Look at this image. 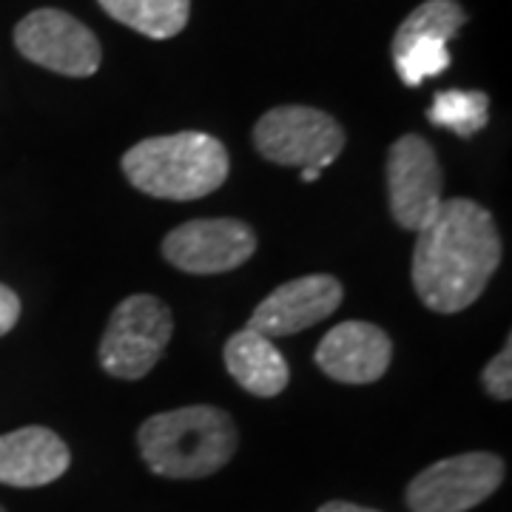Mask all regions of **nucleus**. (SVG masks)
<instances>
[{"mask_svg": "<svg viewBox=\"0 0 512 512\" xmlns=\"http://www.w3.org/2000/svg\"><path fill=\"white\" fill-rule=\"evenodd\" d=\"M97 3L109 18L151 40H168L180 35L191 15V0H97Z\"/></svg>", "mask_w": 512, "mask_h": 512, "instance_id": "4468645a", "label": "nucleus"}, {"mask_svg": "<svg viewBox=\"0 0 512 512\" xmlns=\"http://www.w3.org/2000/svg\"><path fill=\"white\" fill-rule=\"evenodd\" d=\"M15 46L35 66L66 77H92L103 60L92 29L60 9H35L26 15L15 26Z\"/></svg>", "mask_w": 512, "mask_h": 512, "instance_id": "6e6552de", "label": "nucleus"}, {"mask_svg": "<svg viewBox=\"0 0 512 512\" xmlns=\"http://www.w3.org/2000/svg\"><path fill=\"white\" fill-rule=\"evenodd\" d=\"M0 512H6V510H3V507H0Z\"/></svg>", "mask_w": 512, "mask_h": 512, "instance_id": "412c9836", "label": "nucleus"}, {"mask_svg": "<svg viewBox=\"0 0 512 512\" xmlns=\"http://www.w3.org/2000/svg\"><path fill=\"white\" fill-rule=\"evenodd\" d=\"M72 464L66 441L49 427H20L0 436V484L46 487Z\"/></svg>", "mask_w": 512, "mask_h": 512, "instance_id": "f8f14e48", "label": "nucleus"}, {"mask_svg": "<svg viewBox=\"0 0 512 512\" xmlns=\"http://www.w3.org/2000/svg\"><path fill=\"white\" fill-rule=\"evenodd\" d=\"M393 359V342L379 325L342 322L325 333L316 348V365L342 384H373L382 379Z\"/></svg>", "mask_w": 512, "mask_h": 512, "instance_id": "9b49d317", "label": "nucleus"}, {"mask_svg": "<svg viewBox=\"0 0 512 512\" xmlns=\"http://www.w3.org/2000/svg\"><path fill=\"white\" fill-rule=\"evenodd\" d=\"M467 23V12L456 0H424L413 9L393 37V49L410 43H450V37Z\"/></svg>", "mask_w": 512, "mask_h": 512, "instance_id": "2eb2a0df", "label": "nucleus"}, {"mask_svg": "<svg viewBox=\"0 0 512 512\" xmlns=\"http://www.w3.org/2000/svg\"><path fill=\"white\" fill-rule=\"evenodd\" d=\"M171 333L174 316L163 299L151 293H134L111 311L97 350L100 365L114 379L137 382L160 362Z\"/></svg>", "mask_w": 512, "mask_h": 512, "instance_id": "20e7f679", "label": "nucleus"}, {"mask_svg": "<svg viewBox=\"0 0 512 512\" xmlns=\"http://www.w3.org/2000/svg\"><path fill=\"white\" fill-rule=\"evenodd\" d=\"M20 319V299L9 285H0V336L18 325Z\"/></svg>", "mask_w": 512, "mask_h": 512, "instance_id": "a211bd4d", "label": "nucleus"}, {"mask_svg": "<svg viewBox=\"0 0 512 512\" xmlns=\"http://www.w3.org/2000/svg\"><path fill=\"white\" fill-rule=\"evenodd\" d=\"M504 481V461L495 453H461L421 470L407 487L413 512H467L487 501Z\"/></svg>", "mask_w": 512, "mask_h": 512, "instance_id": "423d86ee", "label": "nucleus"}, {"mask_svg": "<svg viewBox=\"0 0 512 512\" xmlns=\"http://www.w3.org/2000/svg\"><path fill=\"white\" fill-rule=\"evenodd\" d=\"M481 384L484 390L498 399V402H510L512 399V345L507 342L501 353H495L493 362L484 367L481 373Z\"/></svg>", "mask_w": 512, "mask_h": 512, "instance_id": "f3484780", "label": "nucleus"}, {"mask_svg": "<svg viewBox=\"0 0 512 512\" xmlns=\"http://www.w3.org/2000/svg\"><path fill=\"white\" fill-rule=\"evenodd\" d=\"M222 359H225V370L231 373V379L259 399L279 396L291 379L288 362L274 345V339H268L265 333L254 328L234 333L225 342Z\"/></svg>", "mask_w": 512, "mask_h": 512, "instance_id": "ddd939ff", "label": "nucleus"}, {"mask_svg": "<svg viewBox=\"0 0 512 512\" xmlns=\"http://www.w3.org/2000/svg\"><path fill=\"white\" fill-rule=\"evenodd\" d=\"M319 174H322V171H316V168H302V180H305V183L319 180Z\"/></svg>", "mask_w": 512, "mask_h": 512, "instance_id": "aec40b11", "label": "nucleus"}, {"mask_svg": "<svg viewBox=\"0 0 512 512\" xmlns=\"http://www.w3.org/2000/svg\"><path fill=\"white\" fill-rule=\"evenodd\" d=\"M387 200L390 214L404 231H416L436 217L444 191L436 148L419 134H404L387 151Z\"/></svg>", "mask_w": 512, "mask_h": 512, "instance_id": "0eeeda50", "label": "nucleus"}, {"mask_svg": "<svg viewBox=\"0 0 512 512\" xmlns=\"http://www.w3.org/2000/svg\"><path fill=\"white\" fill-rule=\"evenodd\" d=\"M501 265V234L493 214L473 200H441L416 237L413 285L424 308L458 313L484 293Z\"/></svg>", "mask_w": 512, "mask_h": 512, "instance_id": "f257e3e1", "label": "nucleus"}, {"mask_svg": "<svg viewBox=\"0 0 512 512\" xmlns=\"http://www.w3.org/2000/svg\"><path fill=\"white\" fill-rule=\"evenodd\" d=\"M348 143L345 128L328 111L311 106H279L265 111L254 126L256 151L276 165L325 171Z\"/></svg>", "mask_w": 512, "mask_h": 512, "instance_id": "39448f33", "label": "nucleus"}, {"mask_svg": "<svg viewBox=\"0 0 512 512\" xmlns=\"http://www.w3.org/2000/svg\"><path fill=\"white\" fill-rule=\"evenodd\" d=\"M237 424L214 404H188L157 413L140 424L137 447L154 476L194 478L214 476L237 453Z\"/></svg>", "mask_w": 512, "mask_h": 512, "instance_id": "f03ea898", "label": "nucleus"}, {"mask_svg": "<svg viewBox=\"0 0 512 512\" xmlns=\"http://www.w3.org/2000/svg\"><path fill=\"white\" fill-rule=\"evenodd\" d=\"M319 512H379V510L359 507V504H350V501H328L325 507H319Z\"/></svg>", "mask_w": 512, "mask_h": 512, "instance_id": "6ab92c4d", "label": "nucleus"}, {"mask_svg": "<svg viewBox=\"0 0 512 512\" xmlns=\"http://www.w3.org/2000/svg\"><path fill=\"white\" fill-rule=\"evenodd\" d=\"M256 251L254 231L239 220H188L168 231L163 256L183 274H225Z\"/></svg>", "mask_w": 512, "mask_h": 512, "instance_id": "1a4fd4ad", "label": "nucleus"}, {"mask_svg": "<svg viewBox=\"0 0 512 512\" xmlns=\"http://www.w3.org/2000/svg\"><path fill=\"white\" fill-rule=\"evenodd\" d=\"M342 299H345V291L336 276H299V279L279 285L274 293H268L256 305L248 328L265 333L268 339L291 336V333L313 328L322 319L333 316V311L342 305Z\"/></svg>", "mask_w": 512, "mask_h": 512, "instance_id": "9d476101", "label": "nucleus"}, {"mask_svg": "<svg viewBox=\"0 0 512 512\" xmlns=\"http://www.w3.org/2000/svg\"><path fill=\"white\" fill-rule=\"evenodd\" d=\"M427 120L458 137H473L490 120V97L484 92H461V89L439 92L433 97V106L427 109Z\"/></svg>", "mask_w": 512, "mask_h": 512, "instance_id": "dca6fc26", "label": "nucleus"}, {"mask_svg": "<svg viewBox=\"0 0 512 512\" xmlns=\"http://www.w3.org/2000/svg\"><path fill=\"white\" fill-rule=\"evenodd\" d=\"M228 171V151L205 131L148 137L123 154L128 183L157 200H202L225 185Z\"/></svg>", "mask_w": 512, "mask_h": 512, "instance_id": "7ed1b4c3", "label": "nucleus"}]
</instances>
